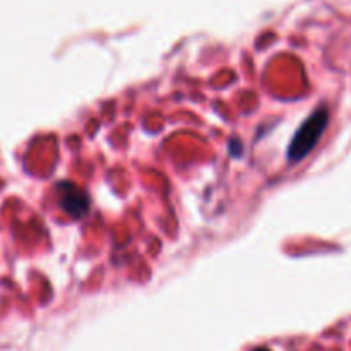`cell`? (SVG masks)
<instances>
[{"instance_id":"1","label":"cell","mask_w":351,"mask_h":351,"mask_svg":"<svg viewBox=\"0 0 351 351\" xmlns=\"http://www.w3.org/2000/svg\"><path fill=\"white\" fill-rule=\"evenodd\" d=\"M327 123H329V112L324 107H320L306 117L305 123L298 128L291 143H289L288 160L291 164L303 160L317 147L324 131H326Z\"/></svg>"},{"instance_id":"2","label":"cell","mask_w":351,"mask_h":351,"mask_svg":"<svg viewBox=\"0 0 351 351\" xmlns=\"http://www.w3.org/2000/svg\"><path fill=\"white\" fill-rule=\"evenodd\" d=\"M59 190V204L62 210L73 219H80L88 214L90 210V198L81 188L73 183H60L57 186Z\"/></svg>"},{"instance_id":"3","label":"cell","mask_w":351,"mask_h":351,"mask_svg":"<svg viewBox=\"0 0 351 351\" xmlns=\"http://www.w3.org/2000/svg\"><path fill=\"white\" fill-rule=\"evenodd\" d=\"M255 351H269V350H265V348H258V350H255Z\"/></svg>"}]
</instances>
